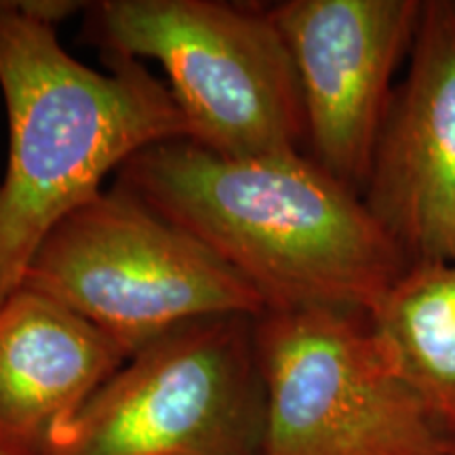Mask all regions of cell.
Segmentation results:
<instances>
[{"mask_svg": "<svg viewBox=\"0 0 455 455\" xmlns=\"http://www.w3.org/2000/svg\"><path fill=\"white\" fill-rule=\"evenodd\" d=\"M114 184L198 238L266 310L369 312L409 268L363 196L304 152L228 158L169 140Z\"/></svg>", "mask_w": 455, "mask_h": 455, "instance_id": "1", "label": "cell"}, {"mask_svg": "<svg viewBox=\"0 0 455 455\" xmlns=\"http://www.w3.org/2000/svg\"><path fill=\"white\" fill-rule=\"evenodd\" d=\"M93 70L68 53L57 28L0 0V91L9 121L0 181V301L61 220L93 201L129 158L188 127L169 87L144 61L104 55Z\"/></svg>", "mask_w": 455, "mask_h": 455, "instance_id": "2", "label": "cell"}, {"mask_svg": "<svg viewBox=\"0 0 455 455\" xmlns=\"http://www.w3.org/2000/svg\"><path fill=\"white\" fill-rule=\"evenodd\" d=\"M84 32L104 55L155 60L188 127L213 155L301 152L295 68L268 9L220 0H100Z\"/></svg>", "mask_w": 455, "mask_h": 455, "instance_id": "3", "label": "cell"}, {"mask_svg": "<svg viewBox=\"0 0 455 455\" xmlns=\"http://www.w3.org/2000/svg\"><path fill=\"white\" fill-rule=\"evenodd\" d=\"M21 287L84 318L127 358L198 318L266 312L238 272L116 184L44 236Z\"/></svg>", "mask_w": 455, "mask_h": 455, "instance_id": "4", "label": "cell"}, {"mask_svg": "<svg viewBox=\"0 0 455 455\" xmlns=\"http://www.w3.org/2000/svg\"><path fill=\"white\" fill-rule=\"evenodd\" d=\"M255 341L261 455H455V432L396 371L367 312L266 310Z\"/></svg>", "mask_w": 455, "mask_h": 455, "instance_id": "5", "label": "cell"}, {"mask_svg": "<svg viewBox=\"0 0 455 455\" xmlns=\"http://www.w3.org/2000/svg\"><path fill=\"white\" fill-rule=\"evenodd\" d=\"M255 318H198L135 352L49 455H261L268 398Z\"/></svg>", "mask_w": 455, "mask_h": 455, "instance_id": "6", "label": "cell"}, {"mask_svg": "<svg viewBox=\"0 0 455 455\" xmlns=\"http://www.w3.org/2000/svg\"><path fill=\"white\" fill-rule=\"evenodd\" d=\"M268 11L298 76L310 158L363 196L424 0H287Z\"/></svg>", "mask_w": 455, "mask_h": 455, "instance_id": "7", "label": "cell"}, {"mask_svg": "<svg viewBox=\"0 0 455 455\" xmlns=\"http://www.w3.org/2000/svg\"><path fill=\"white\" fill-rule=\"evenodd\" d=\"M363 201L409 266L455 258V3L426 0Z\"/></svg>", "mask_w": 455, "mask_h": 455, "instance_id": "8", "label": "cell"}, {"mask_svg": "<svg viewBox=\"0 0 455 455\" xmlns=\"http://www.w3.org/2000/svg\"><path fill=\"white\" fill-rule=\"evenodd\" d=\"M124 363L66 306L24 287L11 293L0 301V455H49Z\"/></svg>", "mask_w": 455, "mask_h": 455, "instance_id": "9", "label": "cell"}, {"mask_svg": "<svg viewBox=\"0 0 455 455\" xmlns=\"http://www.w3.org/2000/svg\"><path fill=\"white\" fill-rule=\"evenodd\" d=\"M367 318L396 371L455 432V258L409 266Z\"/></svg>", "mask_w": 455, "mask_h": 455, "instance_id": "10", "label": "cell"}, {"mask_svg": "<svg viewBox=\"0 0 455 455\" xmlns=\"http://www.w3.org/2000/svg\"><path fill=\"white\" fill-rule=\"evenodd\" d=\"M13 4L21 13L55 28L70 15L89 7V3H76V0H13Z\"/></svg>", "mask_w": 455, "mask_h": 455, "instance_id": "11", "label": "cell"}]
</instances>
